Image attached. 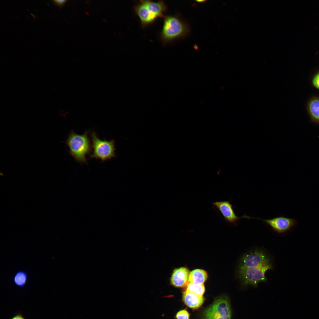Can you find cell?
Listing matches in <instances>:
<instances>
[{"label":"cell","instance_id":"obj_19","mask_svg":"<svg viewBox=\"0 0 319 319\" xmlns=\"http://www.w3.org/2000/svg\"><path fill=\"white\" fill-rule=\"evenodd\" d=\"M10 319H25L21 314H18L15 315Z\"/></svg>","mask_w":319,"mask_h":319},{"label":"cell","instance_id":"obj_11","mask_svg":"<svg viewBox=\"0 0 319 319\" xmlns=\"http://www.w3.org/2000/svg\"><path fill=\"white\" fill-rule=\"evenodd\" d=\"M182 299L186 305L193 309H197L200 307L204 300L203 296H200L186 291L183 293Z\"/></svg>","mask_w":319,"mask_h":319},{"label":"cell","instance_id":"obj_6","mask_svg":"<svg viewBox=\"0 0 319 319\" xmlns=\"http://www.w3.org/2000/svg\"><path fill=\"white\" fill-rule=\"evenodd\" d=\"M260 220L270 226L275 232L282 233L289 231L297 224V221L294 219L280 216L269 219L249 217V219Z\"/></svg>","mask_w":319,"mask_h":319},{"label":"cell","instance_id":"obj_8","mask_svg":"<svg viewBox=\"0 0 319 319\" xmlns=\"http://www.w3.org/2000/svg\"><path fill=\"white\" fill-rule=\"evenodd\" d=\"M135 5L134 9L139 17L142 27L144 28L153 23L158 18L141 1Z\"/></svg>","mask_w":319,"mask_h":319},{"label":"cell","instance_id":"obj_1","mask_svg":"<svg viewBox=\"0 0 319 319\" xmlns=\"http://www.w3.org/2000/svg\"><path fill=\"white\" fill-rule=\"evenodd\" d=\"M272 269L271 262L262 251H255L245 255L239 267V277L243 284L257 286L258 283L267 280V271Z\"/></svg>","mask_w":319,"mask_h":319},{"label":"cell","instance_id":"obj_12","mask_svg":"<svg viewBox=\"0 0 319 319\" xmlns=\"http://www.w3.org/2000/svg\"><path fill=\"white\" fill-rule=\"evenodd\" d=\"M307 109L311 121L319 123V97L311 98L308 102Z\"/></svg>","mask_w":319,"mask_h":319},{"label":"cell","instance_id":"obj_5","mask_svg":"<svg viewBox=\"0 0 319 319\" xmlns=\"http://www.w3.org/2000/svg\"><path fill=\"white\" fill-rule=\"evenodd\" d=\"M203 317V319H231V310L228 298L221 297L217 298L204 311Z\"/></svg>","mask_w":319,"mask_h":319},{"label":"cell","instance_id":"obj_2","mask_svg":"<svg viewBox=\"0 0 319 319\" xmlns=\"http://www.w3.org/2000/svg\"><path fill=\"white\" fill-rule=\"evenodd\" d=\"M88 131L79 135L73 131L69 135L66 141L70 154L80 163H87L86 156L91 152V146L88 137Z\"/></svg>","mask_w":319,"mask_h":319},{"label":"cell","instance_id":"obj_7","mask_svg":"<svg viewBox=\"0 0 319 319\" xmlns=\"http://www.w3.org/2000/svg\"><path fill=\"white\" fill-rule=\"evenodd\" d=\"M213 208H217L220 212L225 220L227 222L237 225L239 219L242 217H239L235 214L233 205L229 201H221L212 203Z\"/></svg>","mask_w":319,"mask_h":319},{"label":"cell","instance_id":"obj_13","mask_svg":"<svg viewBox=\"0 0 319 319\" xmlns=\"http://www.w3.org/2000/svg\"><path fill=\"white\" fill-rule=\"evenodd\" d=\"M208 275L203 270L196 269L189 273L188 282L195 284H203L207 279Z\"/></svg>","mask_w":319,"mask_h":319},{"label":"cell","instance_id":"obj_17","mask_svg":"<svg viewBox=\"0 0 319 319\" xmlns=\"http://www.w3.org/2000/svg\"><path fill=\"white\" fill-rule=\"evenodd\" d=\"M312 83L314 87L319 90V71L316 73L313 77Z\"/></svg>","mask_w":319,"mask_h":319},{"label":"cell","instance_id":"obj_16","mask_svg":"<svg viewBox=\"0 0 319 319\" xmlns=\"http://www.w3.org/2000/svg\"><path fill=\"white\" fill-rule=\"evenodd\" d=\"M189 316L188 312L185 310H183L177 313L175 318L176 319H190Z\"/></svg>","mask_w":319,"mask_h":319},{"label":"cell","instance_id":"obj_9","mask_svg":"<svg viewBox=\"0 0 319 319\" xmlns=\"http://www.w3.org/2000/svg\"><path fill=\"white\" fill-rule=\"evenodd\" d=\"M189 272L185 267H181L175 269L170 279L171 284L176 287H182L188 284Z\"/></svg>","mask_w":319,"mask_h":319},{"label":"cell","instance_id":"obj_15","mask_svg":"<svg viewBox=\"0 0 319 319\" xmlns=\"http://www.w3.org/2000/svg\"><path fill=\"white\" fill-rule=\"evenodd\" d=\"M185 291L203 296L205 291V288L203 284H195L188 282Z\"/></svg>","mask_w":319,"mask_h":319},{"label":"cell","instance_id":"obj_10","mask_svg":"<svg viewBox=\"0 0 319 319\" xmlns=\"http://www.w3.org/2000/svg\"><path fill=\"white\" fill-rule=\"evenodd\" d=\"M141 1L158 18L164 17V14L167 9V6L163 1L154 2L149 0H141Z\"/></svg>","mask_w":319,"mask_h":319},{"label":"cell","instance_id":"obj_18","mask_svg":"<svg viewBox=\"0 0 319 319\" xmlns=\"http://www.w3.org/2000/svg\"><path fill=\"white\" fill-rule=\"evenodd\" d=\"M53 1L55 4L58 5L60 7H61L64 5L67 1L66 0H55Z\"/></svg>","mask_w":319,"mask_h":319},{"label":"cell","instance_id":"obj_14","mask_svg":"<svg viewBox=\"0 0 319 319\" xmlns=\"http://www.w3.org/2000/svg\"><path fill=\"white\" fill-rule=\"evenodd\" d=\"M28 279L27 273L23 270L19 271L16 272L13 278L15 284L20 288H23L26 285Z\"/></svg>","mask_w":319,"mask_h":319},{"label":"cell","instance_id":"obj_3","mask_svg":"<svg viewBox=\"0 0 319 319\" xmlns=\"http://www.w3.org/2000/svg\"><path fill=\"white\" fill-rule=\"evenodd\" d=\"M188 31L186 25L178 17L173 15L164 17L162 28L160 33L164 45L185 35Z\"/></svg>","mask_w":319,"mask_h":319},{"label":"cell","instance_id":"obj_4","mask_svg":"<svg viewBox=\"0 0 319 319\" xmlns=\"http://www.w3.org/2000/svg\"><path fill=\"white\" fill-rule=\"evenodd\" d=\"M91 136L93 149V152L90 155L91 158L100 159L104 162L116 157L114 140H101L94 131L92 132Z\"/></svg>","mask_w":319,"mask_h":319}]
</instances>
